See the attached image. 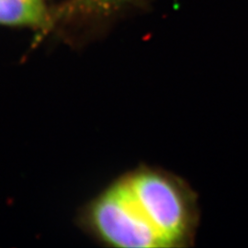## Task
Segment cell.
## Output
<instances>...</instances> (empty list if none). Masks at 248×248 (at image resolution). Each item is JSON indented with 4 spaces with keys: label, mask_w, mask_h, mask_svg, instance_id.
Here are the masks:
<instances>
[{
    "label": "cell",
    "mask_w": 248,
    "mask_h": 248,
    "mask_svg": "<svg viewBox=\"0 0 248 248\" xmlns=\"http://www.w3.org/2000/svg\"><path fill=\"white\" fill-rule=\"evenodd\" d=\"M99 237L113 248H185L195 242L201 212L185 179L142 166L100 196L90 213Z\"/></svg>",
    "instance_id": "obj_1"
},
{
    "label": "cell",
    "mask_w": 248,
    "mask_h": 248,
    "mask_svg": "<svg viewBox=\"0 0 248 248\" xmlns=\"http://www.w3.org/2000/svg\"><path fill=\"white\" fill-rule=\"evenodd\" d=\"M46 17L42 0H0V24L39 26Z\"/></svg>",
    "instance_id": "obj_2"
}]
</instances>
